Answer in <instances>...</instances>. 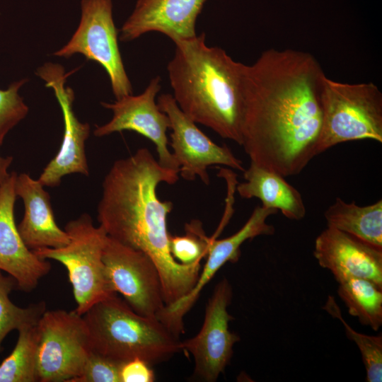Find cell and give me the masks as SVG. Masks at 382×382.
<instances>
[{
	"label": "cell",
	"mask_w": 382,
	"mask_h": 382,
	"mask_svg": "<svg viewBox=\"0 0 382 382\" xmlns=\"http://www.w3.org/2000/svg\"><path fill=\"white\" fill-rule=\"evenodd\" d=\"M206 0H137L120 29V40H134L161 33L173 42L197 35L196 21Z\"/></svg>",
	"instance_id": "17"
},
{
	"label": "cell",
	"mask_w": 382,
	"mask_h": 382,
	"mask_svg": "<svg viewBox=\"0 0 382 382\" xmlns=\"http://www.w3.org/2000/svg\"><path fill=\"white\" fill-rule=\"evenodd\" d=\"M82 316L92 350L115 361L139 358L153 365L182 350L179 338L157 318L136 313L117 294L96 303Z\"/></svg>",
	"instance_id": "4"
},
{
	"label": "cell",
	"mask_w": 382,
	"mask_h": 382,
	"mask_svg": "<svg viewBox=\"0 0 382 382\" xmlns=\"http://www.w3.org/2000/svg\"><path fill=\"white\" fill-rule=\"evenodd\" d=\"M121 382H153L155 374L151 365L136 358L122 363L120 369Z\"/></svg>",
	"instance_id": "28"
},
{
	"label": "cell",
	"mask_w": 382,
	"mask_h": 382,
	"mask_svg": "<svg viewBox=\"0 0 382 382\" xmlns=\"http://www.w3.org/2000/svg\"><path fill=\"white\" fill-rule=\"evenodd\" d=\"M179 171L162 166L148 149L115 161L105 176L97 219L108 236L149 256L161 279L165 306L187 295L195 285L200 263L183 265L172 256L167 217L170 201L157 195L159 183L175 184Z\"/></svg>",
	"instance_id": "2"
},
{
	"label": "cell",
	"mask_w": 382,
	"mask_h": 382,
	"mask_svg": "<svg viewBox=\"0 0 382 382\" xmlns=\"http://www.w3.org/2000/svg\"><path fill=\"white\" fill-rule=\"evenodd\" d=\"M15 192L24 204L23 217L17 227L29 249L57 248L69 243L68 233L55 221L50 195L38 180L28 173L17 174Z\"/></svg>",
	"instance_id": "18"
},
{
	"label": "cell",
	"mask_w": 382,
	"mask_h": 382,
	"mask_svg": "<svg viewBox=\"0 0 382 382\" xmlns=\"http://www.w3.org/2000/svg\"><path fill=\"white\" fill-rule=\"evenodd\" d=\"M173 43L167 71L177 105L195 123L241 145L244 64L208 46L204 33Z\"/></svg>",
	"instance_id": "3"
},
{
	"label": "cell",
	"mask_w": 382,
	"mask_h": 382,
	"mask_svg": "<svg viewBox=\"0 0 382 382\" xmlns=\"http://www.w3.org/2000/svg\"><path fill=\"white\" fill-rule=\"evenodd\" d=\"M79 25L70 40L53 54L69 58L83 54L106 71L112 93L119 99L132 94L118 46L112 0H81Z\"/></svg>",
	"instance_id": "8"
},
{
	"label": "cell",
	"mask_w": 382,
	"mask_h": 382,
	"mask_svg": "<svg viewBox=\"0 0 382 382\" xmlns=\"http://www.w3.org/2000/svg\"><path fill=\"white\" fill-rule=\"evenodd\" d=\"M37 324L20 328L11 353L0 364V382H37Z\"/></svg>",
	"instance_id": "22"
},
{
	"label": "cell",
	"mask_w": 382,
	"mask_h": 382,
	"mask_svg": "<svg viewBox=\"0 0 382 382\" xmlns=\"http://www.w3.org/2000/svg\"><path fill=\"white\" fill-rule=\"evenodd\" d=\"M243 178L245 182L236 186L241 197L257 198L262 206L280 211L290 220L305 217L306 209L301 193L282 175L250 162Z\"/></svg>",
	"instance_id": "19"
},
{
	"label": "cell",
	"mask_w": 382,
	"mask_h": 382,
	"mask_svg": "<svg viewBox=\"0 0 382 382\" xmlns=\"http://www.w3.org/2000/svg\"><path fill=\"white\" fill-rule=\"evenodd\" d=\"M26 81L27 79H23L13 82L6 90L0 89V146L9 131L28 112V107L18 93Z\"/></svg>",
	"instance_id": "26"
},
{
	"label": "cell",
	"mask_w": 382,
	"mask_h": 382,
	"mask_svg": "<svg viewBox=\"0 0 382 382\" xmlns=\"http://www.w3.org/2000/svg\"><path fill=\"white\" fill-rule=\"evenodd\" d=\"M338 284L337 294L348 313L378 331L382 325V288L362 278H349Z\"/></svg>",
	"instance_id": "21"
},
{
	"label": "cell",
	"mask_w": 382,
	"mask_h": 382,
	"mask_svg": "<svg viewBox=\"0 0 382 382\" xmlns=\"http://www.w3.org/2000/svg\"><path fill=\"white\" fill-rule=\"evenodd\" d=\"M40 382H71L92 352L89 331L75 310L45 311L37 324Z\"/></svg>",
	"instance_id": "7"
},
{
	"label": "cell",
	"mask_w": 382,
	"mask_h": 382,
	"mask_svg": "<svg viewBox=\"0 0 382 382\" xmlns=\"http://www.w3.org/2000/svg\"><path fill=\"white\" fill-rule=\"evenodd\" d=\"M103 261L110 288L137 313L157 318L165 306L158 270L141 251L108 236Z\"/></svg>",
	"instance_id": "9"
},
{
	"label": "cell",
	"mask_w": 382,
	"mask_h": 382,
	"mask_svg": "<svg viewBox=\"0 0 382 382\" xmlns=\"http://www.w3.org/2000/svg\"><path fill=\"white\" fill-rule=\"evenodd\" d=\"M342 323L347 337L358 347L366 370V381H382V335H369L354 330L343 318L335 298L328 296L323 307Z\"/></svg>",
	"instance_id": "24"
},
{
	"label": "cell",
	"mask_w": 382,
	"mask_h": 382,
	"mask_svg": "<svg viewBox=\"0 0 382 382\" xmlns=\"http://www.w3.org/2000/svg\"><path fill=\"white\" fill-rule=\"evenodd\" d=\"M74 71L66 73L61 64L47 62L35 72L45 81V86L53 90L62 110L64 125L61 147L38 178L44 187H57L62 178L69 174L89 175L85 142L90 134V125L77 119L73 110L74 92L66 86L67 77Z\"/></svg>",
	"instance_id": "12"
},
{
	"label": "cell",
	"mask_w": 382,
	"mask_h": 382,
	"mask_svg": "<svg viewBox=\"0 0 382 382\" xmlns=\"http://www.w3.org/2000/svg\"><path fill=\"white\" fill-rule=\"evenodd\" d=\"M122 364L92 351L81 373L71 382H121Z\"/></svg>",
	"instance_id": "27"
},
{
	"label": "cell",
	"mask_w": 382,
	"mask_h": 382,
	"mask_svg": "<svg viewBox=\"0 0 382 382\" xmlns=\"http://www.w3.org/2000/svg\"><path fill=\"white\" fill-rule=\"evenodd\" d=\"M160 90L161 78L157 76L139 95L130 94L114 103H102L104 108L112 111L113 115L108 123L96 127L94 135L104 137L124 130L136 132L154 144L158 161L162 166L179 171V165L168 148L169 118L156 102Z\"/></svg>",
	"instance_id": "13"
},
{
	"label": "cell",
	"mask_w": 382,
	"mask_h": 382,
	"mask_svg": "<svg viewBox=\"0 0 382 382\" xmlns=\"http://www.w3.org/2000/svg\"><path fill=\"white\" fill-rule=\"evenodd\" d=\"M317 155L343 142H382V93L373 82L349 83L323 76Z\"/></svg>",
	"instance_id": "5"
},
{
	"label": "cell",
	"mask_w": 382,
	"mask_h": 382,
	"mask_svg": "<svg viewBox=\"0 0 382 382\" xmlns=\"http://www.w3.org/2000/svg\"><path fill=\"white\" fill-rule=\"evenodd\" d=\"M13 156H3L0 153V186L9 178L8 168L12 163Z\"/></svg>",
	"instance_id": "29"
},
{
	"label": "cell",
	"mask_w": 382,
	"mask_h": 382,
	"mask_svg": "<svg viewBox=\"0 0 382 382\" xmlns=\"http://www.w3.org/2000/svg\"><path fill=\"white\" fill-rule=\"evenodd\" d=\"M64 230L69 237L66 245L33 251L42 259L54 260L64 266L76 303L75 311L83 315L96 303L116 294L110 288L103 261L108 234L100 225H93L88 214L69 221Z\"/></svg>",
	"instance_id": "6"
},
{
	"label": "cell",
	"mask_w": 382,
	"mask_h": 382,
	"mask_svg": "<svg viewBox=\"0 0 382 382\" xmlns=\"http://www.w3.org/2000/svg\"><path fill=\"white\" fill-rule=\"evenodd\" d=\"M277 212L257 206L245 224L234 234L219 240L211 237L207 261L192 289L175 303L165 306L158 314L159 320L168 330L176 335L184 332L183 318L197 301L204 287L224 265L238 260L241 246L245 241L258 236L274 233V227L267 223V219Z\"/></svg>",
	"instance_id": "14"
},
{
	"label": "cell",
	"mask_w": 382,
	"mask_h": 382,
	"mask_svg": "<svg viewBox=\"0 0 382 382\" xmlns=\"http://www.w3.org/2000/svg\"><path fill=\"white\" fill-rule=\"evenodd\" d=\"M16 175L11 172L0 187V270L14 278L17 289L30 292L50 272L51 264L29 249L18 232L14 217Z\"/></svg>",
	"instance_id": "16"
},
{
	"label": "cell",
	"mask_w": 382,
	"mask_h": 382,
	"mask_svg": "<svg viewBox=\"0 0 382 382\" xmlns=\"http://www.w3.org/2000/svg\"><path fill=\"white\" fill-rule=\"evenodd\" d=\"M324 75L313 54L293 49L244 64L241 146L250 162L285 178L317 156Z\"/></svg>",
	"instance_id": "1"
},
{
	"label": "cell",
	"mask_w": 382,
	"mask_h": 382,
	"mask_svg": "<svg viewBox=\"0 0 382 382\" xmlns=\"http://www.w3.org/2000/svg\"><path fill=\"white\" fill-rule=\"evenodd\" d=\"M313 256L338 283L362 278L382 288V249L327 226L315 240Z\"/></svg>",
	"instance_id": "15"
},
{
	"label": "cell",
	"mask_w": 382,
	"mask_h": 382,
	"mask_svg": "<svg viewBox=\"0 0 382 382\" xmlns=\"http://www.w3.org/2000/svg\"><path fill=\"white\" fill-rule=\"evenodd\" d=\"M327 226L382 249V200L366 206L337 197L324 212Z\"/></svg>",
	"instance_id": "20"
},
{
	"label": "cell",
	"mask_w": 382,
	"mask_h": 382,
	"mask_svg": "<svg viewBox=\"0 0 382 382\" xmlns=\"http://www.w3.org/2000/svg\"><path fill=\"white\" fill-rule=\"evenodd\" d=\"M1 187V186H0Z\"/></svg>",
	"instance_id": "30"
},
{
	"label": "cell",
	"mask_w": 382,
	"mask_h": 382,
	"mask_svg": "<svg viewBox=\"0 0 382 382\" xmlns=\"http://www.w3.org/2000/svg\"><path fill=\"white\" fill-rule=\"evenodd\" d=\"M157 104L169 118L172 154L179 165V174L184 180H194L198 176L209 185L207 168L213 165L245 170L242 161L228 146L214 143L180 110L172 94L160 95Z\"/></svg>",
	"instance_id": "11"
},
{
	"label": "cell",
	"mask_w": 382,
	"mask_h": 382,
	"mask_svg": "<svg viewBox=\"0 0 382 382\" xmlns=\"http://www.w3.org/2000/svg\"><path fill=\"white\" fill-rule=\"evenodd\" d=\"M183 236H171L169 238L170 252L174 259L183 265L200 263L207 256L211 237H208L202 222L194 219L185 225Z\"/></svg>",
	"instance_id": "25"
},
{
	"label": "cell",
	"mask_w": 382,
	"mask_h": 382,
	"mask_svg": "<svg viewBox=\"0 0 382 382\" xmlns=\"http://www.w3.org/2000/svg\"><path fill=\"white\" fill-rule=\"evenodd\" d=\"M15 288H17V283L14 278L3 274L0 270V349L2 342L11 331L37 323L46 311L44 301L32 303L25 308L14 304L10 294Z\"/></svg>",
	"instance_id": "23"
},
{
	"label": "cell",
	"mask_w": 382,
	"mask_h": 382,
	"mask_svg": "<svg viewBox=\"0 0 382 382\" xmlns=\"http://www.w3.org/2000/svg\"><path fill=\"white\" fill-rule=\"evenodd\" d=\"M233 298V289L226 278L214 287L205 311L199 332L193 337L180 341L182 350L190 353L195 361V376L206 382L216 381L224 373L233 356L234 345L240 337L229 330L233 317L228 307Z\"/></svg>",
	"instance_id": "10"
}]
</instances>
